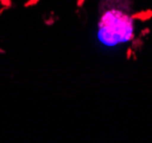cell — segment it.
<instances>
[{
    "mask_svg": "<svg viewBox=\"0 0 152 143\" xmlns=\"http://www.w3.org/2000/svg\"><path fill=\"white\" fill-rule=\"evenodd\" d=\"M99 38L105 45L114 46L134 38L132 18L118 10L105 12L99 20Z\"/></svg>",
    "mask_w": 152,
    "mask_h": 143,
    "instance_id": "obj_1",
    "label": "cell"
}]
</instances>
